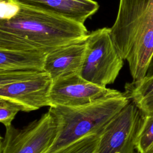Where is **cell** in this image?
Here are the masks:
<instances>
[{"label":"cell","instance_id":"cell-10","mask_svg":"<svg viewBox=\"0 0 153 153\" xmlns=\"http://www.w3.org/2000/svg\"><path fill=\"white\" fill-rule=\"evenodd\" d=\"M26 7L45 11L84 24L99 10L94 0H11Z\"/></svg>","mask_w":153,"mask_h":153},{"label":"cell","instance_id":"cell-8","mask_svg":"<svg viewBox=\"0 0 153 153\" xmlns=\"http://www.w3.org/2000/svg\"><path fill=\"white\" fill-rule=\"evenodd\" d=\"M123 93L93 84L79 74L53 81L50 91L51 106H81Z\"/></svg>","mask_w":153,"mask_h":153},{"label":"cell","instance_id":"cell-6","mask_svg":"<svg viewBox=\"0 0 153 153\" xmlns=\"http://www.w3.org/2000/svg\"><path fill=\"white\" fill-rule=\"evenodd\" d=\"M5 128L0 153H45L59 131L58 124L49 111L23 128L11 125Z\"/></svg>","mask_w":153,"mask_h":153},{"label":"cell","instance_id":"cell-12","mask_svg":"<svg viewBox=\"0 0 153 153\" xmlns=\"http://www.w3.org/2000/svg\"><path fill=\"white\" fill-rule=\"evenodd\" d=\"M124 93L143 115H153V75L126 83Z\"/></svg>","mask_w":153,"mask_h":153},{"label":"cell","instance_id":"cell-3","mask_svg":"<svg viewBox=\"0 0 153 153\" xmlns=\"http://www.w3.org/2000/svg\"><path fill=\"white\" fill-rule=\"evenodd\" d=\"M130 102L122 94L81 106H50L59 126L56 140L45 153H52L91 133L100 134L106 125Z\"/></svg>","mask_w":153,"mask_h":153},{"label":"cell","instance_id":"cell-5","mask_svg":"<svg viewBox=\"0 0 153 153\" xmlns=\"http://www.w3.org/2000/svg\"><path fill=\"white\" fill-rule=\"evenodd\" d=\"M52 84L45 71H0V97L18 103L24 112L50 107Z\"/></svg>","mask_w":153,"mask_h":153},{"label":"cell","instance_id":"cell-2","mask_svg":"<svg viewBox=\"0 0 153 153\" xmlns=\"http://www.w3.org/2000/svg\"><path fill=\"white\" fill-rule=\"evenodd\" d=\"M110 34L133 81L144 78L153 56V0H120Z\"/></svg>","mask_w":153,"mask_h":153},{"label":"cell","instance_id":"cell-13","mask_svg":"<svg viewBox=\"0 0 153 153\" xmlns=\"http://www.w3.org/2000/svg\"><path fill=\"white\" fill-rule=\"evenodd\" d=\"M100 134L91 133L52 153H95Z\"/></svg>","mask_w":153,"mask_h":153},{"label":"cell","instance_id":"cell-15","mask_svg":"<svg viewBox=\"0 0 153 153\" xmlns=\"http://www.w3.org/2000/svg\"><path fill=\"white\" fill-rule=\"evenodd\" d=\"M22 107L10 100L0 97V122L6 127L10 126L13 120Z\"/></svg>","mask_w":153,"mask_h":153},{"label":"cell","instance_id":"cell-7","mask_svg":"<svg viewBox=\"0 0 153 153\" xmlns=\"http://www.w3.org/2000/svg\"><path fill=\"white\" fill-rule=\"evenodd\" d=\"M142 119L141 111L130 101L102 130L95 153H138L136 140Z\"/></svg>","mask_w":153,"mask_h":153},{"label":"cell","instance_id":"cell-9","mask_svg":"<svg viewBox=\"0 0 153 153\" xmlns=\"http://www.w3.org/2000/svg\"><path fill=\"white\" fill-rule=\"evenodd\" d=\"M85 39L57 47L47 53L44 70L50 75L53 81L80 75L85 54Z\"/></svg>","mask_w":153,"mask_h":153},{"label":"cell","instance_id":"cell-1","mask_svg":"<svg viewBox=\"0 0 153 153\" xmlns=\"http://www.w3.org/2000/svg\"><path fill=\"white\" fill-rule=\"evenodd\" d=\"M84 24L16 3L0 19V48L38 49L49 52L86 38Z\"/></svg>","mask_w":153,"mask_h":153},{"label":"cell","instance_id":"cell-14","mask_svg":"<svg viewBox=\"0 0 153 153\" xmlns=\"http://www.w3.org/2000/svg\"><path fill=\"white\" fill-rule=\"evenodd\" d=\"M153 145V115H143L136 140L138 153H149Z\"/></svg>","mask_w":153,"mask_h":153},{"label":"cell","instance_id":"cell-17","mask_svg":"<svg viewBox=\"0 0 153 153\" xmlns=\"http://www.w3.org/2000/svg\"><path fill=\"white\" fill-rule=\"evenodd\" d=\"M149 153H153V145H152V146L151 147V149H150Z\"/></svg>","mask_w":153,"mask_h":153},{"label":"cell","instance_id":"cell-4","mask_svg":"<svg viewBox=\"0 0 153 153\" xmlns=\"http://www.w3.org/2000/svg\"><path fill=\"white\" fill-rule=\"evenodd\" d=\"M80 75L102 87L113 84L124 64L110 34V27H104L89 32Z\"/></svg>","mask_w":153,"mask_h":153},{"label":"cell","instance_id":"cell-16","mask_svg":"<svg viewBox=\"0 0 153 153\" xmlns=\"http://www.w3.org/2000/svg\"><path fill=\"white\" fill-rule=\"evenodd\" d=\"M152 75H153V56L150 61L146 76H151Z\"/></svg>","mask_w":153,"mask_h":153},{"label":"cell","instance_id":"cell-11","mask_svg":"<svg viewBox=\"0 0 153 153\" xmlns=\"http://www.w3.org/2000/svg\"><path fill=\"white\" fill-rule=\"evenodd\" d=\"M47 53L38 49L0 48V71H44Z\"/></svg>","mask_w":153,"mask_h":153}]
</instances>
